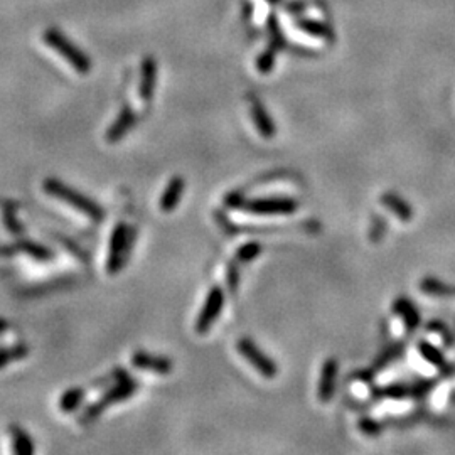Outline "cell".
<instances>
[{
	"mask_svg": "<svg viewBox=\"0 0 455 455\" xmlns=\"http://www.w3.org/2000/svg\"><path fill=\"white\" fill-rule=\"evenodd\" d=\"M42 189L49 195H53V198L65 202V205L74 207L76 211L85 214L86 218L91 219V221L99 223L105 219V209H103L97 201H93L90 195L79 193V191H76L73 187L65 184V182L59 181V179H54V177L46 179V181L42 182Z\"/></svg>",
	"mask_w": 455,
	"mask_h": 455,
	"instance_id": "6da1fadb",
	"label": "cell"
},
{
	"mask_svg": "<svg viewBox=\"0 0 455 455\" xmlns=\"http://www.w3.org/2000/svg\"><path fill=\"white\" fill-rule=\"evenodd\" d=\"M137 388H138L137 381H135L134 378H130L129 373L118 371L117 383H115V385L111 386L110 390H106L105 393H103L97 401L91 403V405L88 406L85 412H83L81 418H79V423H83V425H88V423L98 420V418L102 417L103 412H106L110 406L117 405V403L127 400V398H130L131 394L137 391Z\"/></svg>",
	"mask_w": 455,
	"mask_h": 455,
	"instance_id": "7a4b0ae2",
	"label": "cell"
},
{
	"mask_svg": "<svg viewBox=\"0 0 455 455\" xmlns=\"http://www.w3.org/2000/svg\"><path fill=\"white\" fill-rule=\"evenodd\" d=\"M42 41L51 47V49L56 51L63 59H66L67 65H70L76 73L79 74H88L91 71V59L85 51L79 49L78 46L73 41L66 38L65 34L59 29H54V27H49V29L44 31Z\"/></svg>",
	"mask_w": 455,
	"mask_h": 455,
	"instance_id": "3957f363",
	"label": "cell"
},
{
	"mask_svg": "<svg viewBox=\"0 0 455 455\" xmlns=\"http://www.w3.org/2000/svg\"><path fill=\"white\" fill-rule=\"evenodd\" d=\"M135 231L127 223H118L110 234L109 257H106V273L117 275L125 266L134 246Z\"/></svg>",
	"mask_w": 455,
	"mask_h": 455,
	"instance_id": "277c9868",
	"label": "cell"
},
{
	"mask_svg": "<svg viewBox=\"0 0 455 455\" xmlns=\"http://www.w3.org/2000/svg\"><path fill=\"white\" fill-rule=\"evenodd\" d=\"M223 305H225V294H223V289L219 285L211 287L205 305H202L201 312L198 315V321H195V330H198L199 334H206L207 330L213 327L216 319L219 317V314H221Z\"/></svg>",
	"mask_w": 455,
	"mask_h": 455,
	"instance_id": "5b68a950",
	"label": "cell"
},
{
	"mask_svg": "<svg viewBox=\"0 0 455 455\" xmlns=\"http://www.w3.org/2000/svg\"><path fill=\"white\" fill-rule=\"evenodd\" d=\"M238 353L241 354L246 361L253 366L258 373L262 374L263 378H275L277 376V366L271 361L270 358H266L265 354L258 349L257 344L248 337H241L238 341Z\"/></svg>",
	"mask_w": 455,
	"mask_h": 455,
	"instance_id": "8992f818",
	"label": "cell"
},
{
	"mask_svg": "<svg viewBox=\"0 0 455 455\" xmlns=\"http://www.w3.org/2000/svg\"><path fill=\"white\" fill-rule=\"evenodd\" d=\"M246 211L258 216H277V214H292L297 209V202L285 198H266L245 201L243 205Z\"/></svg>",
	"mask_w": 455,
	"mask_h": 455,
	"instance_id": "52a82bcc",
	"label": "cell"
},
{
	"mask_svg": "<svg viewBox=\"0 0 455 455\" xmlns=\"http://www.w3.org/2000/svg\"><path fill=\"white\" fill-rule=\"evenodd\" d=\"M131 366L143 371H154L159 374H169L174 368V362L167 356L150 354L147 351H135L131 354Z\"/></svg>",
	"mask_w": 455,
	"mask_h": 455,
	"instance_id": "ba28073f",
	"label": "cell"
},
{
	"mask_svg": "<svg viewBox=\"0 0 455 455\" xmlns=\"http://www.w3.org/2000/svg\"><path fill=\"white\" fill-rule=\"evenodd\" d=\"M155 86H157V61L152 56L145 58L141 66V83H138V97L142 102L149 103L154 99Z\"/></svg>",
	"mask_w": 455,
	"mask_h": 455,
	"instance_id": "9c48e42d",
	"label": "cell"
},
{
	"mask_svg": "<svg viewBox=\"0 0 455 455\" xmlns=\"http://www.w3.org/2000/svg\"><path fill=\"white\" fill-rule=\"evenodd\" d=\"M135 122H137V115H135V111L131 110L129 105H125L122 110H120L117 120H115V122L109 127V130H106V135H105L106 142L117 143L122 141V138L129 134L131 127L135 125Z\"/></svg>",
	"mask_w": 455,
	"mask_h": 455,
	"instance_id": "30bf717a",
	"label": "cell"
},
{
	"mask_svg": "<svg viewBox=\"0 0 455 455\" xmlns=\"http://www.w3.org/2000/svg\"><path fill=\"white\" fill-rule=\"evenodd\" d=\"M186 182L181 175H174L169 182H167L166 189L161 195V201H159V206L163 213H173L175 207L181 202L182 194H184Z\"/></svg>",
	"mask_w": 455,
	"mask_h": 455,
	"instance_id": "8fae6325",
	"label": "cell"
},
{
	"mask_svg": "<svg viewBox=\"0 0 455 455\" xmlns=\"http://www.w3.org/2000/svg\"><path fill=\"white\" fill-rule=\"evenodd\" d=\"M337 365L334 359H327L324 362V368L321 373V381H319V398L321 401H329L334 393V379H336Z\"/></svg>",
	"mask_w": 455,
	"mask_h": 455,
	"instance_id": "7c38bea8",
	"label": "cell"
},
{
	"mask_svg": "<svg viewBox=\"0 0 455 455\" xmlns=\"http://www.w3.org/2000/svg\"><path fill=\"white\" fill-rule=\"evenodd\" d=\"M251 117H253V123L257 127L258 134L262 135L263 138H273L275 137V125L271 122L266 110L263 109L260 102H253L251 105Z\"/></svg>",
	"mask_w": 455,
	"mask_h": 455,
	"instance_id": "4fadbf2b",
	"label": "cell"
},
{
	"mask_svg": "<svg viewBox=\"0 0 455 455\" xmlns=\"http://www.w3.org/2000/svg\"><path fill=\"white\" fill-rule=\"evenodd\" d=\"M10 437H12V452L19 455H33L35 447L31 435L19 425H10Z\"/></svg>",
	"mask_w": 455,
	"mask_h": 455,
	"instance_id": "5bb4252c",
	"label": "cell"
},
{
	"mask_svg": "<svg viewBox=\"0 0 455 455\" xmlns=\"http://www.w3.org/2000/svg\"><path fill=\"white\" fill-rule=\"evenodd\" d=\"M85 397H86L85 390L79 388V386L66 390L65 393L61 394V398H59V408H61V412L65 413H73L83 405Z\"/></svg>",
	"mask_w": 455,
	"mask_h": 455,
	"instance_id": "9a60e30c",
	"label": "cell"
},
{
	"mask_svg": "<svg viewBox=\"0 0 455 455\" xmlns=\"http://www.w3.org/2000/svg\"><path fill=\"white\" fill-rule=\"evenodd\" d=\"M27 354H29V346L26 342H15V344L9 347H2L0 349V369L19 361V359L26 358Z\"/></svg>",
	"mask_w": 455,
	"mask_h": 455,
	"instance_id": "2e32d148",
	"label": "cell"
},
{
	"mask_svg": "<svg viewBox=\"0 0 455 455\" xmlns=\"http://www.w3.org/2000/svg\"><path fill=\"white\" fill-rule=\"evenodd\" d=\"M383 205H385L391 213L397 214L401 221H410L412 219V207L406 205L405 201L397 194H385L381 198Z\"/></svg>",
	"mask_w": 455,
	"mask_h": 455,
	"instance_id": "e0dca14e",
	"label": "cell"
},
{
	"mask_svg": "<svg viewBox=\"0 0 455 455\" xmlns=\"http://www.w3.org/2000/svg\"><path fill=\"white\" fill-rule=\"evenodd\" d=\"M19 248H21L26 255L33 257L34 260H39V262L53 260V257H54V253L49 248H47V246L39 245V243H34V241L22 243V245L19 246Z\"/></svg>",
	"mask_w": 455,
	"mask_h": 455,
	"instance_id": "ac0fdd59",
	"label": "cell"
},
{
	"mask_svg": "<svg viewBox=\"0 0 455 455\" xmlns=\"http://www.w3.org/2000/svg\"><path fill=\"white\" fill-rule=\"evenodd\" d=\"M418 351H420L422 356L425 358L426 361L430 362V365H433L435 368L447 369L445 359H444V356H442V353L438 349H435V347L432 344H430V342L422 341L420 344H418Z\"/></svg>",
	"mask_w": 455,
	"mask_h": 455,
	"instance_id": "d6986e66",
	"label": "cell"
},
{
	"mask_svg": "<svg viewBox=\"0 0 455 455\" xmlns=\"http://www.w3.org/2000/svg\"><path fill=\"white\" fill-rule=\"evenodd\" d=\"M262 251V246L258 245V243H246V245L239 246L238 251H237V262L238 263H248L251 260H255V258L260 255Z\"/></svg>",
	"mask_w": 455,
	"mask_h": 455,
	"instance_id": "ffe728a7",
	"label": "cell"
},
{
	"mask_svg": "<svg viewBox=\"0 0 455 455\" xmlns=\"http://www.w3.org/2000/svg\"><path fill=\"white\" fill-rule=\"evenodd\" d=\"M397 310L403 315V319H405L406 326L412 327V329H413V327H417V324H418V314H417V310H415V307L412 305V303L406 302V301H400V302L397 303Z\"/></svg>",
	"mask_w": 455,
	"mask_h": 455,
	"instance_id": "44dd1931",
	"label": "cell"
},
{
	"mask_svg": "<svg viewBox=\"0 0 455 455\" xmlns=\"http://www.w3.org/2000/svg\"><path fill=\"white\" fill-rule=\"evenodd\" d=\"M226 280H228V289H230V292L231 294L237 292V290H238V283H239V273H238V265H237V263H230V265H228Z\"/></svg>",
	"mask_w": 455,
	"mask_h": 455,
	"instance_id": "7402d4cb",
	"label": "cell"
},
{
	"mask_svg": "<svg viewBox=\"0 0 455 455\" xmlns=\"http://www.w3.org/2000/svg\"><path fill=\"white\" fill-rule=\"evenodd\" d=\"M422 289L426 290V292L432 294V295H450V292H452V289H449V287L442 285V283H438L435 280L423 282Z\"/></svg>",
	"mask_w": 455,
	"mask_h": 455,
	"instance_id": "603a6c76",
	"label": "cell"
},
{
	"mask_svg": "<svg viewBox=\"0 0 455 455\" xmlns=\"http://www.w3.org/2000/svg\"><path fill=\"white\" fill-rule=\"evenodd\" d=\"M271 66H273V56H271V53H266L258 58V61H257L258 71H262V73H269V71L271 70Z\"/></svg>",
	"mask_w": 455,
	"mask_h": 455,
	"instance_id": "cb8c5ba5",
	"label": "cell"
},
{
	"mask_svg": "<svg viewBox=\"0 0 455 455\" xmlns=\"http://www.w3.org/2000/svg\"><path fill=\"white\" fill-rule=\"evenodd\" d=\"M225 205L228 207H243V205H245V199L241 198V195L239 194H228L226 195V199H225Z\"/></svg>",
	"mask_w": 455,
	"mask_h": 455,
	"instance_id": "d4e9b609",
	"label": "cell"
},
{
	"mask_svg": "<svg viewBox=\"0 0 455 455\" xmlns=\"http://www.w3.org/2000/svg\"><path fill=\"white\" fill-rule=\"evenodd\" d=\"M273 2H277V0H273Z\"/></svg>",
	"mask_w": 455,
	"mask_h": 455,
	"instance_id": "484cf974",
	"label": "cell"
}]
</instances>
